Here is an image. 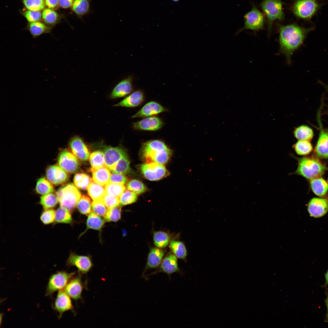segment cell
Here are the masks:
<instances>
[{"label":"cell","mask_w":328,"mask_h":328,"mask_svg":"<svg viewBox=\"0 0 328 328\" xmlns=\"http://www.w3.org/2000/svg\"><path fill=\"white\" fill-rule=\"evenodd\" d=\"M311 28H305L296 24L280 26L279 29V53L285 57L287 63L291 62L293 52L301 45Z\"/></svg>","instance_id":"cell-1"},{"label":"cell","mask_w":328,"mask_h":328,"mask_svg":"<svg viewBox=\"0 0 328 328\" xmlns=\"http://www.w3.org/2000/svg\"><path fill=\"white\" fill-rule=\"evenodd\" d=\"M140 155L145 163H166L172 154V150L161 139H151L144 142L140 150Z\"/></svg>","instance_id":"cell-2"},{"label":"cell","mask_w":328,"mask_h":328,"mask_svg":"<svg viewBox=\"0 0 328 328\" xmlns=\"http://www.w3.org/2000/svg\"><path fill=\"white\" fill-rule=\"evenodd\" d=\"M298 161L296 171L292 174L300 175L306 179L312 180L319 177L327 169V168L318 160L307 157H295Z\"/></svg>","instance_id":"cell-3"},{"label":"cell","mask_w":328,"mask_h":328,"mask_svg":"<svg viewBox=\"0 0 328 328\" xmlns=\"http://www.w3.org/2000/svg\"><path fill=\"white\" fill-rule=\"evenodd\" d=\"M56 196L60 207L71 212L75 209L81 195L75 185L69 183L60 188Z\"/></svg>","instance_id":"cell-4"},{"label":"cell","mask_w":328,"mask_h":328,"mask_svg":"<svg viewBox=\"0 0 328 328\" xmlns=\"http://www.w3.org/2000/svg\"><path fill=\"white\" fill-rule=\"evenodd\" d=\"M261 6L266 16L268 32L270 34L274 21L277 20H282L284 19L282 2L281 0H263Z\"/></svg>","instance_id":"cell-5"},{"label":"cell","mask_w":328,"mask_h":328,"mask_svg":"<svg viewBox=\"0 0 328 328\" xmlns=\"http://www.w3.org/2000/svg\"><path fill=\"white\" fill-rule=\"evenodd\" d=\"M320 6L317 0H296L292 6V10L296 16L309 20L316 14Z\"/></svg>","instance_id":"cell-6"},{"label":"cell","mask_w":328,"mask_h":328,"mask_svg":"<svg viewBox=\"0 0 328 328\" xmlns=\"http://www.w3.org/2000/svg\"><path fill=\"white\" fill-rule=\"evenodd\" d=\"M76 274V272L69 273L65 271H60L52 275L49 280L46 295H51L56 291L64 289L70 280Z\"/></svg>","instance_id":"cell-7"},{"label":"cell","mask_w":328,"mask_h":328,"mask_svg":"<svg viewBox=\"0 0 328 328\" xmlns=\"http://www.w3.org/2000/svg\"><path fill=\"white\" fill-rule=\"evenodd\" d=\"M139 169L144 177L151 181L162 179L169 174L163 165L156 162L145 163L140 166Z\"/></svg>","instance_id":"cell-8"},{"label":"cell","mask_w":328,"mask_h":328,"mask_svg":"<svg viewBox=\"0 0 328 328\" xmlns=\"http://www.w3.org/2000/svg\"><path fill=\"white\" fill-rule=\"evenodd\" d=\"M244 26L237 32L236 34L244 30L257 31L263 28L264 23V15L254 5L251 10L244 15Z\"/></svg>","instance_id":"cell-9"},{"label":"cell","mask_w":328,"mask_h":328,"mask_svg":"<svg viewBox=\"0 0 328 328\" xmlns=\"http://www.w3.org/2000/svg\"><path fill=\"white\" fill-rule=\"evenodd\" d=\"M58 162L59 166L69 173L77 172L80 168V164L77 158L72 152L66 149L59 154Z\"/></svg>","instance_id":"cell-10"},{"label":"cell","mask_w":328,"mask_h":328,"mask_svg":"<svg viewBox=\"0 0 328 328\" xmlns=\"http://www.w3.org/2000/svg\"><path fill=\"white\" fill-rule=\"evenodd\" d=\"M67 265L75 267L78 270V273L82 275L86 274L89 272L93 267V264L90 257L71 253L67 261Z\"/></svg>","instance_id":"cell-11"},{"label":"cell","mask_w":328,"mask_h":328,"mask_svg":"<svg viewBox=\"0 0 328 328\" xmlns=\"http://www.w3.org/2000/svg\"><path fill=\"white\" fill-rule=\"evenodd\" d=\"M164 123L160 117L156 116L144 118L132 124L133 128L136 130L155 131L161 129Z\"/></svg>","instance_id":"cell-12"},{"label":"cell","mask_w":328,"mask_h":328,"mask_svg":"<svg viewBox=\"0 0 328 328\" xmlns=\"http://www.w3.org/2000/svg\"><path fill=\"white\" fill-rule=\"evenodd\" d=\"M103 152L105 166L109 170L121 158L127 154L125 149L121 147L104 146Z\"/></svg>","instance_id":"cell-13"},{"label":"cell","mask_w":328,"mask_h":328,"mask_svg":"<svg viewBox=\"0 0 328 328\" xmlns=\"http://www.w3.org/2000/svg\"><path fill=\"white\" fill-rule=\"evenodd\" d=\"M168 111L167 108L158 102L151 101L145 104L131 118H145L156 116L159 114Z\"/></svg>","instance_id":"cell-14"},{"label":"cell","mask_w":328,"mask_h":328,"mask_svg":"<svg viewBox=\"0 0 328 328\" xmlns=\"http://www.w3.org/2000/svg\"><path fill=\"white\" fill-rule=\"evenodd\" d=\"M70 298L64 290L58 291L54 302L53 309L59 313V318L64 312L73 311L74 307Z\"/></svg>","instance_id":"cell-15"},{"label":"cell","mask_w":328,"mask_h":328,"mask_svg":"<svg viewBox=\"0 0 328 328\" xmlns=\"http://www.w3.org/2000/svg\"><path fill=\"white\" fill-rule=\"evenodd\" d=\"M307 210L311 217L315 218L323 217L328 210V201L324 198H313L308 204Z\"/></svg>","instance_id":"cell-16"},{"label":"cell","mask_w":328,"mask_h":328,"mask_svg":"<svg viewBox=\"0 0 328 328\" xmlns=\"http://www.w3.org/2000/svg\"><path fill=\"white\" fill-rule=\"evenodd\" d=\"M69 145L72 153L79 159L86 161L90 155L89 151L83 139L80 137L75 136L72 138Z\"/></svg>","instance_id":"cell-17"},{"label":"cell","mask_w":328,"mask_h":328,"mask_svg":"<svg viewBox=\"0 0 328 328\" xmlns=\"http://www.w3.org/2000/svg\"><path fill=\"white\" fill-rule=\"evenodd\" d=\"M74 276L64 289V291L72 299L77 300L81 298L84 289L81 275Z\"/></svg>","instance_id":"cell-18"},{"label":"cell","mask_w":328,"mask_h":328,"mask_svg":"<svg viewBox=\"0 0 328 328\" xmlns=\"http://www.w3.org/2000/svg\"><path fill=\"white\" fill-rule=\"evenodd\" d=\"M133 77L128 76L120 81L115 86L110 95L111 98L125 97L131 93L133 90Z\"/></svg>","instance_id":"cell-19"},{"label":"cell","mask_w":328,"mask_h":328,"mask_svg":"<svg viewBox=\"0 0 328 328\" xmlns=\"http://www.w3.org/2000/svg\"><path fill=\"white\" fill-rule=\"evenodd\" d=\"M46 176L48 180L54 185H59L66 182L69 176L66 172L60 166L53 165L46 169Z\"/></svg>","instance_id":"cell-20"},{"label":"cell","mask_w":328,"mask_h":328,"mask_svg":"<svg viewBox=\"0 0 328 328\" xmlns=\"http://www.w3.org/2000/svg\"><path fill=\"white\" fill-rule=\"evenodd\" d=\"M320 133L315 149L316 156L320 158H328V132L322 127L319 123Z\"/></svg>","instance_id":"cell-21"},{"label":"cell","mask_w":328,"mask_h":328,"mask_svg":"<svg viewBox=\"0 0 328 328\" xmlns=\"http://www.w3.org/2000/svg\"><path fill=\"white\" fill-rule=\"evenodd\" d=\"M145 99L143 92L141 90H137L129 94L114 106L130 108L136 107L142 104Z\"/></svg>","instance_id":"cell-22"},{"label":"cell","mask_w":328,"mask_h":328,"mask_svg":"<svg viewBox=\"0 0 328 328\" xmlns=\"http://www.w3.org/2000/svg\"><path fill=\"white\" fill-rule=\"evenodd\" d=\"M177 257L173 254H169L162 259L160 265L159 272L170 275L179 271Z\"/></svg>","instance_id":"cell-23"},{"label":"cell","mask_w":328,"mask_h":328,"mask_svg":"<svg viewBox=\"0 0 328 328\" xmlns=\"http://www.w3.org/2000/svg\"><path fill=\"white\" fill-rule=\"evenodd\" d=\"M164 255V251L160 248L158 247L151 248L144 273L148 269L156 268L159 266L162 261Z\"/></svg>","instance_id":"cell-24"},{"label":"cell","mask_w":328,"mask_h":328,"mask_svg":"<svg viewBox=\"0 0 328 328\" xmlns=\"http://www.w3.org/2000/svg\"><path fill=\"white\" fill-rule=\"evenodd\" d=\"M90 171L92 173L93 180L98 184L105 186L109 182L111 174L106 166L96 169L90 168Z\"/></svg>","instance_id":"cell-25"},{"label":"cell","mask_w":328,"mask_h":328,"mask_svg":"<svg viewBox=\"0 0 328 328\" xmlns=\"http://www.w3.org/2000/svg\"><path fill=\"white\" fill-rule=\"evenodd\" d=\"M105 222L104 219H103L100 216L94 212H92L88 216L86 222V229L81 234L80 236L89 229L101 231L104 226Z\"/></svg>","instance_id":"cell-26"},{"label":"cell","mask_w":328,"mask_h":328,"mask_svg":"<svg viewBox=\"0 0 328 328\" xmlns=\"http://www.w3.org/2000/svg\"><path fill=\"white\" fill-rule=\"evenodd\" d=\"M71 9L73 12L78 17H81L90 11L89 0H74Z\"/></svg>","instance_id":"cell-27"},{"label":"cell","mask_w":328,"mask_h":328,"mask_svg":"<svg viewBox=\"0 0 328 328\" xmlns=\"http://www.w3.org/2000/svg\"><path fill=\"white\" fill-rule=\"evenodd\" d=\"M310 183L313 192L318 196H324L328 191V184L322 178L319 177L312 179Z\"/></svg>","instance_id":"cell-28"},{"label":"cell","mask_w":328,"mask_h":328,"mask_svg":"<svg viewBox=\"0 0 328 328\" xmlns=\"http://www.w3.org/2000/svg\"><path fill=\"white\" fill-rule=\"evenodd\" d=\"M110 170L112 173L123 175L131 173L132 170L127 154L121 158Z\"/></svg>","instance_id":"cell-29"},{"label":"cell","mask_w":328,"mask_h":328,"mask_svg":"<svg viewBox=\"0 0 328 328\" xmlns=\"http://www.w3.org/2000/svg\"><path fill=\"white\" fill-rule=\"evenodd\" d=\"M104 186L92 181L87 189L89 195L93 200L102 199L106 194Z\"/></svg>","instance_id":"cell-30"},{"label":"cell","mask_w":328,"mask_h":328,"mask_svg":"<svg viewBox=\"0 0 328 328\" xmlns=\"http://www.w3.org/2000/svg\"><path fill=\"white\" fill-rule=\"evenodd\" d=\"M169 247L173 254L177 258L185 260L187 256V251L184 244L182 241L171 240Z\"/></svg>","instance_id":"cell-31"},{"label":"cell","mask_w":328,"mask_h":328,"mask_svg":"<svg viewBox=\"0 0 328 328\" xmlns=\"http://www.w3.org/2000/svg\"><path fill=\"white\" fill-rule=\"evenodd\" d=\"M28 29L34 38H36L41 35L49 32L50 28L45 24L39 21L30 23Z\"/></svg>","instance_id":"cell-32"},{"label":"cell","mask_w":328,"mask_h":328,"mask_svg":"<svg viewBox=\"0 0 328 328\" xmlns=\"http://www.w3.org/2000/svg\"><path fill=\"white\" fill-rule=\"evenodd\" d=\"M72 221L70 212L68 210L60 207L55 211V224H70Z\"/></svg>","instance_id":"cell-33"},{"label":"cell","mask_w":328,"mask_h":328,"mask_svg":"<svg viewBox=\"0 0 328 328\" xmlns=\"http://www.w3.org/2000/svg\"><path fill=\"white\" fill-rule=\"evenodd\" d=\"M295 138L299 140L309 141L313 137V132L309 127L302 125L296 128L294 131Z\"/></svg>","instance_id":"cell-34"},{"label":"cell","mask_w":328,"mask_h":328,"mask_svg":"<svg viewBox=\"0 0 328 328\" xmlns=\"http://www.w3.org/2000/svg\"><path fill=\"white\" fill-rule=\"evenodd\" d=\"M170 237L167 232L158 231L153 232V240L155 245L159 248L166 247L170 241Z\"/></svg>","instance_id":"cell-35"},{"label":"cell","mask_w":328,"mask_h":328,"mask_svg":"<svg viewBox=\"0 0 328 328\" xmlns=\"http://www.w3.org/2000/svg\"><path fill=\"white\" fill-rule=\"evenodd\" d=\"M89 160L92 169H96L105 166L104 155L103 152L96 151L90 154Z\"/></svg>","instance_id":"cell-36"},{"label":"cell","mask_w":328,"mask_h":328,"mask_svg":"<svg viewBox=\"0 0 328 328\" xmlns=\"http://www.w3.org/2000/svg\"><path fill=\"white\" fill-rule=\"evenodd\" d=\"M77 206L79 211L83 215L88 216L92 212V203L90 198L87 195L81 196Z\"/></svg>","instance_id":"cell-37"},{"label":"cell","mask_w":328,"mask_h":328,"mask_svg":"<svg viewBox=\"0 0 328 328\" xmlns=\"http://www.w3.org/2000/svg\"><path fill=\"white\" fill-rule=\"evenodd\" d=\"M73 181L75 186L77 188L86 190L93 180L89 175L85 173H79L75 175Z\"/></svg>","instance_id":"cell-38"},{"label":"cell","mask_w":328,"mask_h":328,"mask_svg":"<svg viewBox=\"0 0 328 328\" xmlns=\"http://www.w3.org/2000/svg\"><path fill=\"white\" fill-rule=\"evenodd\" d=\"M36 190L38 193L43 195L50 193L54 190L51 183L43 177L40 178L37 181Z\"/></svg>","instance_id":"cell-39"},{"label":"cell","mask_w":328,"mask_h":328,"mask_svg":"<svg viewBox=\"0 0 328 328\" xmlns=\"http://www.w3.org/2000/svg\"><path fill=\"white\" fill-rule=\"evenodd\" d=\"M106 194L119 197L125 190L124 185L109 182L105 186Z\"/></svg>","instance_id":"cell-40"},{"label":"cell","mask_w":328,"mask_h":328,"mask_svg":"<svg viewBox=\"0 0 328 328\" xmlns=\"http://www.w3.org/2000/svg\"><path fill=\"white\" fill-rule=\"evenodd\" d=\"M297 154L304 155L309 154L312 150L313 147L309 141L299 140L293 146Z\"/></svg>","instance_id":"cell-41"},{"label":"cell","mask_w":328,"mask_h":328,"mask_svg":"<svg viewBox=\"0 0 328 328\" xmlns=\"http://www.w3.org/2000/svg\"><path fill=\"white\" fill-rule=\"evenodd\" d=\"M57 196L51 193L43 195L40 198V203L44 210L51 209L55 207L58 203Z\"/></svg>","instance_id":"cell-42"},{"label":"cell","mask_w":328,"mask_h":328,"mask_svg":"<svg viewBox=\"0 0 328 328\" xmlns=\"http://www.w3.org/2000/svg\"><path fill=\"white\" fill-rule=\"evenodd\" d=\"M127 189L137 194H140L146 192L148 189L145 185L141 181L134 179L129 181L127 183Z\"/></svg>","instance_id":"cell-43"},{"label":"cell","mask_w":328,"mask_h":328,"mask_svg":"<svg viewBox=\"0 0 328 328\" xmlns=\"http://www.w3.org/2000/svg\"><path fill=\"white\" fill-rule=\"evenodd\" d=\"M121 209L120 206L108 209L104 219L105 222H117L121 219Z\"/></svg>","instance_id":"cell-44"},{"label":"cell","mask_w":328,"mask_h":328,"mask_svg":"<svg viewBox=\"0 0 328 328\" xmlns=\"http://www.w3.org/2000/svg\"><path fill=\"white\" fill-rule=\"evenodd\" d=\"M121 206L127 205L135 202L138 197L136 194L128 190H125L119 197Z\"/></svg>","instance_id":"cell-45"},{"label":"cell","mask_w":328,"mask_h":328,"mask_svg":"<svg viewBox=\"0 0 328 328\" xmlns=\"http://www.w3.org/2000/svg\"><path fill=\"white\" fill-rule=\"evenodd\" d=\"M42 14L43 21L47 24L54 25L58 20V14L52 9L46 8L44 9Z\"/></svg>","instance_id":"cell-46"},{"label":"cell","mask_w":328,"mask_h":328,"mask_svg":"<svg viewBox=\"0 0 328 328\" xmlns=\"http://www.w3.org/2000/svg\"><path fill=\"white\" fill-rule=\"evenodd\" d=\"M23 2L28 10L40 11L46 6L45 0H23Z\"/></svg>","instance_id":"cell-47"},{"label":"cell","mask_w":328,"mask_h":328,"mask_svg":"<svg viewBox=\"0 0 328 328\" xmlns=\"http://www.w3.org/2000/svg\"><path fill=\"white\" fill-rule=\"evenodd\" d=\"M55 212L52 209L44 210L40 216V220L42 223L48 225L54 222Z\"/></svg>","instance_id":"cell-48"},{"label":"cell","mask_w":328,"mask_h":328,"mask_svg":"<svg viewBox=\"0 0 328 328\" xmlns=\"http://www.w3.org/2000/svg\"><path fill=\"white\" fill-rule=\"evenodd\" d=\"M102 199L93 200L92 202V209L94 213L97 215L104 217L105 215L107 210Z\"/></svg>","instance_id":"cell-49"},{"label":"cell","mask_w":328,"mask_h":328,"mask_svg":"<svg viewBox=\"0 0 328 328\" xmlns=\"http://www.w3.org/2000/svg\"><path fill=\"white\" fill-rule=\"evenodd\" d=\"M102 200L108 209L119 206L120 202L119 197L106 194L102 199Z\"/></svg>","instance_id":"cell-50"},{"label":"cell","mask_w":328,"mask_h":328,"mask_svg":"<svg viewBox=\"0 0 328 328\" xmlns=\"http://www.w3.org/2000/svg\"><path fill=\"white\" fill-rule=\"evenodd\" d=\"M24 15L30 23L39 21L42 18V14L40 11L28 10L24 12Z\"/></svg>","instance_id":"cell-51"},{"label":"cell","mask_w":328,"mask_h":328,"mask_svg":"<svg viewBox=\"0 0 328 328\" xmlns=\"http://www.w3.org/2000/svg\"><path fill=\"white\" fill-rule=\"evenodd\" d=\"M128 181V178L125 175L112 173L109 182L113 183L125 184Z\"/></svg>","instance_id":"cell-52"},{"label":"cell","mask_w":328,"mask_h":328,"mask_svg":"<svg viewBox=\"0 0 328 328\" xmlns=\"http://www.w3.org/2000/svg\"><path fill=\"white\" fill-rule=\"evenodd\" d=\"M74 0H59L58 5L61 8L68 9L71 7Z\"/></svg>","instance_id":"cell-53"},{"label":"cell","mask_w":328,"mask_h":328,"mask_svg":"<svg viewBox=\"0 0 328 328\" xmlns=\"http://www.w3.org/2000/svg\"><path fill=\"white\" fill-rule=\"evenodd\" d=\"M59 0H45L46 6L48 8L53 9L57 7L58 5Z\"/></svg>","instance_id":"cell-54"},{"label":"cell","mask_w":328,"mask_h":328,"mask_svg":"<svg viewBox=\"0 0 328 328\" xmlns=\"http://www.w3.org/2000/svg\"><path fill=\"white\" fill-rule=\"evenodd\" d=\"M326 297L325 300V303L327 310L324 321L326 322H328V288H326Z\"/></svg>","instance_id":"cell-55"},{"label":"cell","mask_w":328,"mask_h":328,"mask_svg":"<svg viewBox=\"0 0 328 328\" xmlns=\"http://www.w3.org/2000/svg\"><path fill=\"white\" fill-rule=\"evenodd\" d=\"M325 282L323 286L328 288V269L325 274Z\"/></svg>","instance_id":"cell-56"},{"label":"cell","mask_w":328,"mask_h":328,"mask_svg":"<svg viewBox=\"0 0 328 328\" xmlns=\"http://www.w3.org/2000/svg\"><path fill=\"white\" fill-rule=\"evenodd\" d=\"M173 0V1H174L175 2H177V1H179V0Z\"/></svg>","instance_id":"cell-57"},{"label":"cell","mask_w":328,"mask_h":328,"mask_svg":"<svg viewBox=\"0 0 328 328\" xmlns=\"http://www.w3.org/2000/svg\"><path fill=\"white\" fill-rule=\"evenodd\" d=\"M327 90H328V87H327Z\"/></svg>","instance_id":"cell-58"}]
</instances>
